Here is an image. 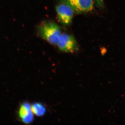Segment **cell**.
Here are the masks:
<instances>
[{
    "label": "cell",
    "mask_w": 125,
    "mask_h": 125,
    "mask_svg": "<svg viewBox=\"0 0 125 125\" xmlns=\"http://www.w3.org/2000/svg\"><path fill=\"white\" fill-rule=\"evenodd\" d=\"M37 32L41 37L53 45H57L62 34L58 25L51 21L41 23L38 26Z\"/></svg>",
    "instance_id": "1"
},
{
    "label": "cell",
    "mask_w": 125,
    "mask_h": 125,
    "mask_svg": "<svg viewBox=\"0 0 125 125\" xmlns=\"http://www.w3.org/2000/svg\"><path fill=\"white\" fill-rule=\"evenodd\" d=\"M58 19L64 26L71 24L75 12L72 8L63 1L59 4L56 8Z\"/></svg>",
    "instance_id": "2"
},
{
    "label": "cell",
    "mask_w": 125,
    "mask_h": 125,
    "mask_svg": "<svg viewBox=\"0 0 125 125\" xmlns=\"http://www.w3.org/2000/svg\"><path fill=\"white\" fill-rule=\"evenodd\" d=\"M57 45L59 49L64 52L73 53L78 49L75 39L73 35L69 34H62Z\"/></svg>",
    "instance_id": "3"
},
{
    "label": "cell",
    "mask_w": 125,
    "mask_h": 125,
    "mask_svg": "<svg viewBox=\"0 0 125 125\" xmlns=\"http://www.w3.org/2000/svg\"><path fill=\"white\" fill-rule=\"evenodd\" d=\"M75 12L78 13L91 11L93 9V0H63Z\"/></svg>",
    "instance_id": "4"
},
{
    "label": "cell",
    "mask_w": 125,
    "mask_h": 125,
    "mask_svg": "<svg viewBox=\"0 0 125 125\" xmlns=\"http://www.w3.org/2000/svg\"><path fill=\"white\" fill-rule=\"evenodd\" d=\"M31 107L29 103H25L22 104L19 110V115L23 123H27L32 122L33 115Z\"/></svg>",
    "instance_id": "5"
},
{
    "label": "cell",
    "mask_w": 125,
    "mask_h": 125,
    "mask_svg": "<svg viewBox=\"0 0 125 125\" xmlns=\"http://www.w3.org/2000/svg\"><path fill=\"white\" fill-rule=\"evenodd\" d=\"M33 113L37 116H43L46 113V109L45 106L39 103H35L31 107Z\"/></svg>",
    "instance_id": "6"
},
{
    "label": "cell",
    "mask_w": 125,
    "mask_h": 125,
    "mask_svg": "<svg viewBox=\"0 0 125 125\" xmlns=\"http://www.w3.org/2000/svg\"><path fill=\"white\" fill-rule=\"evenodd\" d=\"M96 3L98 8L103 10L104 9V0H93Z\"/></svg>",
    "instance_id": "7"
},
{
    "label": "cell",
    "mask_w": 125,
    "mask_h": 125,
    "mask_svg": "<svg viewBox=\"0 0 125 125\" xmlns=\"http://www.w3.org/2000/svg\"></svg>",
    "instance_id": "8"
}]
</instances>
